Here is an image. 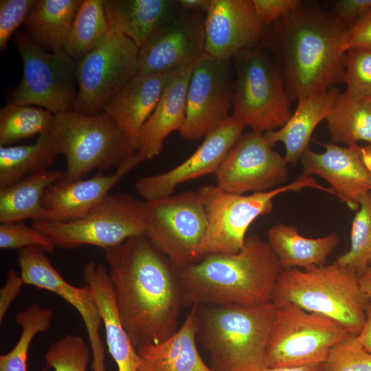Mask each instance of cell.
<instances>
[{
  "label": "cell",
  "instance_id": "9a60e30c",
  "mask_svg": "<svg viewBox=\"0 0 371 371\" xmlns=\"http://www.w3.org/2000/svg\"><path fill=\"white\" fill-rule=\"evenodd\" d=\"M272 148L264 133L251 131L242 135L214 174L216 186L245 194L285 185L289 164Z\"/></svg>",
  "mask_w": 371,
  "mask_h": 371
},
{
  "label": "cell",
  "instance_id": "d6a6232c",
  "mask_svg": "<svg viewBox=\"0 0 371 371\" xmlns=\"http://www.w3.org/2000/svg\"><path fill=\"white\" fill-rule=\"evenodd\" d=\"M109 28L104 0H81L64 51L77 63L103 41Z\"/></svg>",
  "mask_w": 371,
  "mask_h": 371
},
{
  "label": "cell",
  "instance_id": "74e56055",
  "mask_svg": "<svg viewBox=\"0 0 371 371\" xmlns=\"http://www.w3.org/2000/svg\"><path fill=\"white\" fill-rule=\"evenodd\" d=\"M320 371H371V352L349 334L331 348Z\"/></svg>",
  "mask_w": 371,
  "mask_h": 371
},
{
  "label": "cell",
  "instance_id": "60d3db41",
  "mask_svg": "<svg viewBox=\"0 0 371 371\" xmlns=\"http://www.w3.org/2000/svg\"><path fill=\"white\" fill-rule=\"evenodd\" d=\"M35 0L0 1V50L4 51L12 35L25 20Z\"/></svg>",
  "mask_w": 371,
  "mask_h": 371
},
{
  "label": "cell",
  "instance_id": "484cf974",
  "mask_svg": "<svg viewBox=\"0 0 371 371\" xmlns=\"http://www.w3.org/2000/svg\"><path fill=\"white\" fill-rule=\"evenodd\" d=\"M339 91L335 87L326 92L313 94L297 100V106L288 121L280 128L264 133L271 146L283 144L284 159L296 165L302 153L309 148L315 128L330 113Z\"/></svg>",
  "mask_w": 371,
  "mask_h": 371
},
{
  "label": "cell",
  "instance_id": "7402d4cb",
  "mask_svg": "<svg viewBox=\"0 0 371 371\" xmlns=\"http://www.w3.org/2000/svg\"><path fill=\"white\" fill-rule=\"evenodd\" d=\"M193 65L169 74L160 98L141 131L135 155L142 163L157 157L168 136L182 128Z\"/></svg>",
  "mask_w": 371,
  "mask_h": 371
},
{
  "label": "cell",
  "instance_id": "ac0fdd59",
  "mask_svg": "<svg viewBox=\"0 0 371 371\" xmlns=\"http://www.w3.org/2000/svg\"><path fill=\"white\" fill-rule=\"evenodd\" d=\"M245 127L231 115L207 134L184 161L166 172L140 178L135 185L137 192L144 201H149L174 194L184 182L215 174Z\"/></svg>",
  "mask_w": 371,
  "mask_h": 371
},
{
  "label": "cell",
  "instance_id": "e0dca14e",
  "mask_svg": "<svg viewBox=\"0 0 371 371\" xmlns=\"http://www.w3.org/2000/svg\"><path fill=\"white\" fill-rule=\"evenodd\" d=\"M205 16L181 10L139 49L138 73L169 74L194 65L205 53Z\"/></svg>",
  "mask_w": 371,
  "mask_h": 371
},
{
  "label": "cell",
  "instance_id": "816d5d0a",
  "mask_svg": "<svg viewBox=\"0 0 371 371\" xmlns=\"http://www.w3.org/2000/svg\"><path fill=\"white\" fill-rule=\"evenodd\" d=\"M363 100L367 102L370 106H371V96L364 99Z\"/></svg>",
  "mask_w": 371,
  "mask_h": 371
},
{
  "label": "cell",
  "instance_id": "681fc988",
  "mask_svg": "<svg viewBox=\"0 0 371 371\" xmlns=\"http://www.w3.org/2000/svg\"><path fill=\"white\" fill-rule=\"evenodd\" d=\"M355 148L371 177V144L365 146L357 144Z\"/></svg>",
  "mask_w": 371,
  "mask_h": 371
},
{
  "label": "cell",
  "instance_id": "d4e9b609",
  "mask_svg": "<svg viewBox=\"0 0 371 371\" xmlns=\"http://www.w3.org/2000/svg\"><path fill=\"white\" fill-rule=\"evenodd\" d=\"M82 275L100 308L109 352L117 370L137 371V353L120 319L109 270L101 263L89 261Z\"/></svg>",
  "mask_w": 371,
  "mask_h": 371
},
{
  "label": "cell",
  "instance_id": "4fadbf2b",
  "mask_svg": "<svg viewBox=\"0 0 371 371\" xmlns=\"http://www.w3.org/2000/svg\"><path fill=\"white\" fill-rule=\"evenodd\" d=\"M139 48L109 25L103 41L76 63L77 98L74 111L94 115L138 72Z\"/></svg>",
  "mask_w": 371,
  "mask_h": 371
},
{
  "label": "cell",
  "instance_id": "f546056e",
  "mask_svg": "<svg viewBox=\"0 0 371 371\" xmlns=\"http://www.w3.org/2000/svg\"><path fill=\"white\" fill-rule=\"evenodd\" d=\"M64 171L47 170L0 188V223L42 221L41 199L45 190L63 179Z\"/></svg>",
  "mask_w": 371,
  "mask_h": 371
},
{
  "label": "cell",
  "instance_id": "1f68e13d",
  "mask_svg": "<svg viewBox=\"0 0 371 371\" xmlns=\"http://www.w3.org/2000/svg\"><path fill=\"white\" fill-rule=\"evenodd\" d=\"M325 120L333 144H371V106L363 100H355L339 91Z\"/></svg>",
  "mask_w": 371,
  "mask_h": 371
},
{
  "label": "cell",
  "instance_id": "3957f363",
  "mask_svg": "<svg viewBox=\"0 0 371 371\" xmlns=\"http://www.w3.org/2000/svg\"><path fill=\"white\" fill-rule=\"evenodd\" d=\"M282 270L267 240L249 236L236 253L209 254L178 270L183 306L271 302Z\"/></svg>",
  "mask_w": 371,
  "mask_h": 371
},
{
  "label": "cell",
  "instance_id": "d590c367",
  "mask_svg": "<svg viewBox=\"0 0 371 371\" xmlns=\"http://www.w3.org/2000/svg\"><path fill=\"white\" fill-rule=\"evenodd\" d=\"M335 262L359 276L371 265V192L362 197L353 218L350 249Z\"/></svg>",
  "mask_w": 371,
  "mask_h": 371
},
{
  "label": "cell",
  "instance_id": "d6986e66",
  "mask_svg": "<svg viewBox=\"0 0 371 371\" xmlns=\"http://www.w3.org/2000/svg\"><path fill=\"white\" fill-rule=\"evenodd\" d=\"M265 28L252 0H212L205 16V52L231 60L260 43Z\"/></svg>",
  "mask_w": 371,
  "mask_h": 371
},
{
  "label": "cell",
  "instance_id": "4dcf8cb0",
  "mask_svg": "<svg viewBox=\"0 0 371 371\" xmlns=\"http://www.w3.org/2000/svg\"><path fill=\"white\" fill-rule=\"evenodd\" d=\"M58 155L50 132L33 144L0 146V188L48 170Z\"/></svg>",
  "mask_w": 371,
  "mask_h": 371
},
{
  "label": "cell",
  "instance_id": "30bf717a",
  "mask_svg": "<svg viewBox=\"0 0 371 371\" xmlns=\"http://www.w3.org/2000/svg\"><path fill=\"white\" fill-rule=\"evenodd\" d=\"M32 226L56 247L93 245L104 250L145 236L146 203L128 194H109L84 216L69 222L33 221Z\"/></svg>",
  "mask_w": 371,
  "mask_h": 371
},
{
  "label": "cell",
  "instance_id": "c3c4849f",
  "mask_svg": "<svg viewBox=\"0 0 371 371\" xmlns=\"http://www.w3.org/2000/svg\"><path fill=\"white\" fill-rule=\"evenodd\" d=\"M260 371H320V364L266 368Z\"/></svg>",
  "mask_w": 371,
  "mask_h": 371
},
{
  "label": "cell",
  "instance_id": "83f0119b",
  "mask_svg": "<svg viewBox=\"0 0 371 371\" xmlns=\"http://www.w3.org/2000/svg\"><path fill=\"white\" fill-rule=\"evenodd\" d=\"M267 242L283 270L308 269L326 265L339 238L335 233L319 238L304 237L296 226L278 223L268 229Z\"/></svg>",
  "mask_w": 371,
  "mask_h": 371
},
{
  "label": "cell",
  "instance_id": "5bb4252c",
  "mask_svg": "<svg viewBox=\"0 0 371 371\" xmlns=\"http://www.w3.org/2000/svg\"><path fill=\"white\" fill-rule=\"evenodd\" d=\"M230 63L205 52L194 64L187 91L186 119L179 132L184 139L205 137L231 116L234 84Z\"/></svg>",
  "mask_w": 371,
  "mask_h": 371
},
{
  "label": "cell",
  "instance_id": "7dc6e473",
  "mask_svg": "<svg viewBox=\"0 0 371 371\" xmlns=\"http://www.w3.org/2000/svg\"><path fill=\"white\" fill-rule=\"evenodd\" d=\"M182 10L205 13L210 8L212 0H178Z\"/></svg>",
  "mask_w": 371,
  "mask_h": 371
},
{
  "label": "cell",
  "instance_id": "8992f818",
  "mask_svg": "<svg viewBox=\"0 0 371 371\" xmlns=\"http://www.w3.org/2000/svg\"><path fill=\"white\" fill-rule=\"evenodd\" d=\"M50 134L67 161L63 180L82 179L98 169H116L135 154L127 137L104 112L94 115L74 111L54 114Z\"/></svg>",
  "mask_w": 371,
  "mask_h": 371
},
{
  "label": "cell",
  "instance_id": "2e32d148",
  "mask_svg": "<svg viewBox=\"0 0 371 371\" xmlns=\"http://www.w3.org/2000/svg\"><path fill=\"white\" fill-rule=\"evenodd\" d=\"M18 265L24 285L34 286L58 295L80 315L89 340L93 371H106L105 350L100 336L102 319L93 292L88 285L67 282L52 265L41 248L30 247L18 251Z\"/></svg>",
  "mask_w": 371,
  "mask_h": 371
},
{
  "label": "cell",
  "instance_id": "ba28073f",
  "mask_svg": "<svg viewBox=\"0 0 371 371\" xmlns=\"http://www.w3.org/2000/svg\"><path fill=\"white\" fill-rule=\"evenodd\" d=\"M236 82L231 115L251 131L265 133L282 127L291 115L279 68L261 43L232 58Z\"/></svg>",
  "mask_w": 371,
  "mask_h": 371
},
{
  "label": "cell",
  "instance_id": "7c38bea8",
  "mask_svg": "<svg viewBox=\"0 0 371 371\" xmlns=\"http://www.w3.org/2000/svg\"><path fill=\"white\" fill-rule=\"evenodd\" d=\"M14 44L23 60V76L10 102L36 105L53 114L74 111L77 98L76 62L65 51L45 50L23 32Z\"/></svg>",
  "mask_w": 371,
  "mask_h": 371
},
{
  "label": "cell",
  "instance_id": "bcb514c9",
  "mask_svg": "<svg viewBox=\"0 0 371 371\" xmlns=\"http://www.w3.org/2000/svg\"><path fill=\"white\" fill-rule=\"evenodd\" d=\"M356 337L358 341L371 352V301L366 308V319L364 326Z\"/></svg>",
  "mask_w": 371,
  "mask_h": 371
},
{
  "label": "cell",
  "instance_id": "5b68a950",
  "mask_svg": "<svg viewBox=\"0 0 371 371\" xmlns=\"http://www.w3.org/2000/svg\"><path fill=\"white\" fill-rule=\"evenodd\" d=\"M273 300L323 315L355 335L364 326L371 301L361 288L359 275L335 261L308 269L282 270Z\"/></svg>",
  "mask_w": 371,
  "mask_h": 371
},
{
  "label": "cell",
  "instance_id": "8d00e7d4",
  "mask_svg": "<svg viewBox=\"0 0 371 371\" xmlns=\"http://www.w3.org/2000/svg\"><path fill=\"white\" fill-rule=\"evenodd\" d=\"M91 350L79 335H67L54 342L45 354L47 368L55 371H87Z\"/></svg>",
  "mask_w": 371,
  "mask_h": 371
},
{
  "label": "cell",
  "instance_id": "b9f144b4",
  "mask_svg": "<svg viewBox=\"0 0 371 371\" xmlns=\"http://www.w3.org/2000/svg\"><path fill=\"white\" fill-rule=\"evenodd\" d=\"M259 19L267 27L298 8L300 0H252Z\"/></svg>",
  "mask_w": 371,
  "mask_h": 371
},
{
  "label": "cell",
  "instance_id": "ab89813d",
  "mask_svg": "<svg viewBox=\"0 0 371 371\" xmlns=\"http://www.w3.org/2000/svg\"><path fill=\"white\" fill-rule=\"evenodd\" d=\"M36 247L52 253L56 248L43 233L23 221L0 223V248L2 249Z\"/></svg>",
  "mask_w": 371,
  "mask_h": 371
},
{
  "label": "cell",
  "instance_id": "7a4b0ae2",
  "mask_svg": "<svg viewBox=\"0 0 371 371\" xmlns=\"http://www.w3.org/2000/svg\"><path fill=\"white\" fill-rule=\"evenodd\" d=\"M348 29L333 10L303 3L266 27L260 43L279 68L291 100L344 82Z\"/></svg>",
  "mask_w": 371,
  "mask_h": 371
},
{
  "label": "cell",
  "instance_id": "ee69618b",
  "mask_svg": "<svg viewBox=\"0 0 371 371\" xmlns=\"http://www.w3.org/2000/svg\"><path fill=\"white\" fill-rule=\"evenodd\" d=\"M371 10V0H339L333 10L348 27Z\"/></svg>",
  "mask_w": 371,
  "mask_h": 371
},
{
  "label": "cell",
  "instance_id": "6da1fadb",
  "mask_svg": "<svg viewBox=\"0 0 371 371\" xmlns=\"http://www.w3.org/2000/svg\"><path fill=\"white\" fill-rule=\"evenodd\" d=\"M104 251L117 313L134 347L173 335L183 306L178 269L145 236Z\"/></svg>",
  "mask_w": 371,
  "mask_h": 371
},
{
  "label": "cell",
  "instance_id": "7bdbcfd3",
  "mask_svg": "<svg viewBox=\"0 0 371 371\" xmlns=\"http://www.w3.org/2000/svg\"><path fill=\"white\" fill-rule=\"evenodd\" d=\"M344 48L346 52L352 48L371 49V10L348 27Z\"/></svg>",
  "mask_w": 371,
  "mask_h": 371
},
{
  "label": "cell",
  "instance_id": "52a82bcc",
  "mask_svg": "<svg viewBox=\"0 0 371 371\" xmlns=\"http://www.w3.org/2000/svg\"><path fill=\"white\" fill-rule=\"evenodd\" d=\"M314 188L334 194L330 188L319 185L311 176L300 175L294 181L273 190L237 194L216 185H206L198 190L205 207L207 230L200 247L201 259L212 254H234L243 247L249 227L258 217L269 214L273 200L287 192Z\"/></svg>",
  "mask_w": 371,
  "mask_h": 371
},
{
  "label": "cell",
  "instance_id": "ffe728a7",
  "mask_svg": "<svg viewBox=\"0 0 371 371\" xmlns=\"http://www.w3.org/2000/svg\"><path fill=\"white\" fill-rule=\"evenodd\" d=\"M316 153L308 148L300 161L303 175H317L326 181L341 202L357 211L360 201L371 192V177L355 146L343 147L333 143L323 145Z\"/></svg>",
  "mask_w": 371,
  "mask_h": 371
},
{
  "label": "cell",
  "instance_id": "4316f807",
  "mask_svg": "<svg viewBox=\"0 0 371 371\" xmlns=\"http://www.w3.org/2000/svg\"><path fill=\"white\" fill-rule=\"evenodd\" d=\"M109 25L141 49L168 19L181 10L178 0H104Z\"/></svg>",
  "mask_w": 371,
  "mask_h": 371
},
{
  "label": "cell",
  "instance_id": "9c48e42d",
  "mask_svg": "<svg viewBox=\"0 0 371 371\" xmlns=\"http://www.w3.org/2000/svg\"><path fill=\"white\" fill-rule=\"evenodd\" d=\"M275 315L266 368L321 364L331 348L350 333L338 322L283 300H273Z\"/></svg>",
  "mask_w": 371,
  "mask_h": 371
},
{
  "label": "cell",
  "instance_id": "e575fe53",
  "mask_svg": "<svg viewBox=\"0 0 371 371\" xmlns=\"http://www.w3.org/2000/svg\"><path fill=\"white\" fill-rule=\"evenodd\" d=\"M52 318V311L38 304H32L17 313L15 321L21 326V334L12 349L0 355V371H27L30 344L37 334L49 329Z\"/></svg>",
  "mask_w": 371,
  "mask_h": 371
},
{
  "label": "cell",
  "instance_id": "f35d334b",
  "mask_svg": "<svg viewBox=\"0 0 371 371\" xmlns=\"http://www.w3.org/2000/svg\"><path fill=\"white\" fill-rule=\"evenodd\" d=\"M344 82L348 96L357 100L371 96V49L352 48L346 52Z\"/></svg>",
  "mask_w": 371,
  "mask_h": 371
},
{
  "label": "cell",
  "instance_id": "f6af8a7d",
  "mask_svg": "<svg viewBox=\"0 0 371 371\" xmlns=\"http://www.w3.org/2000/svg\"><path fill=\"white\" fill-rule=\"evenodd\" d=\"M24 285L20 274L10 269L7 274L6 282L0 290V322L3 319L10 304L19 295Z\"/></svg>",
  "mask_w": 371,
  "mask_h": 371
},
{
  "label": "cell",
  "instance_id": "277c9868",
  "mask_svg": "<svg viewBox=\"0 0 371 371\" xmlns=\"http://www.w3.org/2000/svg\"><path fill=\"white\" fill-rule=\"evenodd\" d=\"M197 341L213 371H260L271 330L272 302L252 306H196Z\"/></svg>",
  "mask_w": 371,
  "mask_h": 371
},
{
  "label": "cell",
  "instance_id": "cb8c5ba5",
  "mask_svg": "<svg viewBox=\"0 0 371 371\" xmlns=\"http://www.w3.org/2000/svg\"><path fill=\"white\" fill-rule=\"evenodd\" d=\"M190 307L183 324L170 337L136 348L137 371H213L199 352L196 307Z\"/></svg>",
  "mask_w": 371,
  "mask_h": 371
},
{
  "label": "cell",
  "instance_id": "8fae6325",
  "mask_svg": "<svg viewBox=\"0 0 371 371\" xmlns=\"http://www.w3.org/2000/svg\"><path fill=\"white\" fill-rule=\"evenodd\" d=\"M145 203V236L178 270L200 261L207 220L198 192L188 190Z\"/></svg>",
  "mask_w": 371,
  "mask_h": 371
},
{
  "label": "cell",
  "instance_id": "f1b7e54d",
  "mask_svg": "<svg viewBox=\"0 0 371 371\" xmlns=\"http://www.w3.org/2000/svg\"><path fill=\"white\" fill-rule=\"evenodd\" d=\"M81 0H35L24 22L25 34L46 51H64Z\"/></svg>",
  "mask_w": 371,
  "mask_h": 371
},
{
  "label": "cell",
  "instance_id": "44dd1931",
  "mask_svg": "<svg viewBox=\"0 0 371 371\" xmlns=\"http://www.w3.org/2000/svg\"><path fill=\"white\" fill-rule=\"evenodd\" d=\"M140 164L135 154L113 173L106 174L99 170L89 179H60L52 184L41 199L44 210L42 221L64 223L84 216L109 194L110 190L126 173Z\"/></svg>",
  "mask_w": 371,
  "mask_h": 371
},
{
  "label": "cell",
  "instance_id": "836d02e7",
  "mask_svg": "<svg viewBox=\"0 0 371 371\" xmlns=\"http://www.w3.org/2000/svg\"><path fill=\"white\" fill-rule=\"evenodd\" d=\"M53 120L54 114L45 109L8 103L0 110V146L49 133Z\"/></svg>",
  "mask_w": 371,
  "mask_h": 371
},
{
  "label": "cell",
  "instance_id": "603a6c76",
  "mask_svg": "<svg viewBox=\"0 0 371 371\" xmlns=\"http://www.w3.org/2000/svg\"><path fill=\"white\" fill-rule=\"evenodd\" d=\"M169 74L137 72L102 111L122 131L135 153L142 127L155 109Z\"/></svg>",
  "mask_w": 371,
  "mask_h": 371
},
{
  "label": "cell",
  "instance_id": "f907efd6",
  "mask_svg": "<svg viewBox=\"0 0 371 371\" xmlns=\"http://www.w3.org/2000/svg\"><path fill=\"white\" fill-rule=\"evenodd\" d=\"M359 281L362 291L371 300V265L359 276Z\"/></svg>",
  "mask_w": 371,
  "mask_h": 371
}]
</instances>
